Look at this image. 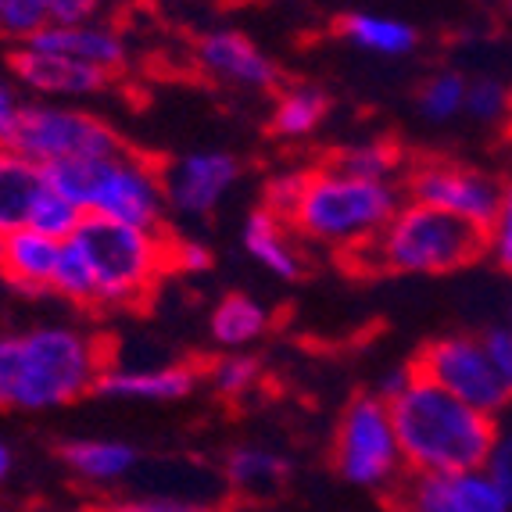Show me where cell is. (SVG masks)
<instances>
[{"mask_svg":"<svg viewBox=\"0 0 512 512\" xmlns=\"http://www.w3.org/2000/svg\"><path fill=\"white\" fill-rule=\"evenodd\" d=\"M394 434L402 444L409 473H462L487 470L498 444L495 416L459 402L412 369L409 380L387 394Z\"/></svg>","mask_w":512,"mask_h":512,"instance_id":"cell-1","label":"cell"},{"mask_svg":"<svg viewBox=\"0 0 512 512\" xmlns=\"http://www.w3.org/2000/svg\"><path fill=\"white\" fill-rule=\"evenodd\" d=\"M402 208V187L391 180H362L333 162L308 169L305 190L287 226L305 248L355 258L366 251Z\"/></svg>","mask_w":512,"mask_h":512,"instance_id":"cell-2","label":"cell"},{"mask_svg":"<svg viewBox=\"0 0 512 512\" xmlns=\"http://www.w3.org/2000/svg\"><path fill=\"white\" fill-rule=\"evenodd\" d=\"M104 344L72 323H43L15 333L11 409L54 412L94 391L104 369Z\"/></svg>","mask_w":512,"mask_h":512,"instance_id":"cell-3","label":"cell"},{"mask_svg":"<svg viewBox=\"0 0 512 512\" xmlns=\"http://www.w3.org/2000/svg\"><path fill=\"white\" fill-rule=\"evenodd\" d=\"M480 255H487L480 230L419 201H402L384 233L359 251L355 262L391 276H444L473 265Z\"/></svg>","mask_w":512,"mask_h":512,"instance_id":"cell-4","label":"cell"},{"mask_svg":"<svg viewBox=\"0 0 512 512\" xmlns=\"http://www.w3.org/2000/svg\"><path fill=\"white\" fill-rule=\"evenodd\" d=\"M47 180L65 197H72L90 219L126 222L140 230H165L169 205H165L162 169L129 147L97 162L58 165L47 172Z\"/></svg>","mask_w":512,"mask_h":512,"instance_id":"cell-5","label":"cell"},{"mask_svg":"<svg viewBox=\"0 0 512 512\" xmlns=\"http://www.w3.org/2000/svg\"><path fill=\"white\" fill-rule=\"evenodd\" d=\"M76 244L94 269L97 308L140 305L169 273V237L165 230H140L126 222L90 219L76 230Z\"/></svg>","mask_w":512,"mask_h":512,"instance_id":"cell-6","label":"cell"},{"mask_svg":"<svg viewBox=\"0 0 512 512\" xmlns=\"http://www.w3.org/2000/svg\"><path fill=\"white\" fill-rule=\"evenodd\" d=\"M119 129L83 104L26 101L8 151L22 154L43 172L72 162H97L122 151Z\"/></svg>","mask_w":512,"mask_h":512,"instance_id":"cell-7","label":"cell"},{"mask_svg":"<svg viewBox=\"0 0 512 512\" xmlns=\"http://www.w3.org/2000/svg\"><path fill=\"white\" fill-rule=\"evenodd\" d=\"M333 470L362 491H380L398 480L405 462L387 398L373 391L348 402L333 430Z\"/></svg>","mask_w":512,"mask_h":512,"instance_id":"cell-8","label":"cell"},{"mask_svg":"<svg viewBox=\"0 0 512 512\" xmlns=\"http://www.w3.org/2000/svg\"><path fill=\"white\" fill-rule=\"evenodd\" d=\"M405 194H409V201L455 215L487 237L498 208H502L505 187L477 165L452 162V158H427V162H416L409 169Z\"/></svg>","mask_w":512,"mask_h":512,"instance_id":"cell-9","label":"cell"},{"mask_svg":"<svg viewBox=\"0 0 512 512\" xmlns=\"http://www.w3.org/2000/svg\"><path fill=\"white\" fill-rule=\"evenodd\" d=\"M412 369L423 380L455 394L459 402L473 405L487 416H498L512 402V391L502 384V376L495 373V366L487 359L484 341L473 333H448V337L430 341L416 355Z\"/></svg>","mask_w":512,"mask_h":512,"instance_id":"cell-10","label":"cell"},{"mask_svg":"<svg viewBox=\"0 0 512 512\" xmlns=\"http://www.w3.org/2000/svg\"><path fill=\"white\" fill-rule=\"evenodd\" d=\"M240 162L230 151H190L172 158L162 169V187H165V205L180 219H205L226 197L237 190L240 183Z\"/></svg>","mask_w":512,"mask_h":512,"instance_id":"cell-11","label":"cell"},{"mask_svg":"<svg viewBox=\"0 0 512 512\" xmlns=\"http://www.w3.org/2000/svg\"><path fill=\"white\" fill-rule=\"evenodd\" d=\"M8 72L15 76L18 90L33 94L36 101L83 104L111 86L108 72L90 69V65L65 58V54L43 51L36 43H18L15 54H11Z\"/></svg>","mask_w":512,"mask_h":512,"instance_id":"cell-12","label":"cell"},{"mask_svg":"<svg viewBox=\"0 0 512 512\" xmlns=\"http://www.w3.org/2000/svg\"><path fill=\"white\" fill-rule=\"evenodd\" d=\"M197 69L208 79L244 94H262L280 83V65L240 29H208L194 43Z\"/></svg>","mask_w":512,"mask_h":512,"instance_id":"cell-13","label":"cell"},{"mask_svg":"<svg viewBox=\"0 0 512 512\" xmlns=\"http://www.w3.org/2000/svg\"><path fill=\"white\" fill-rule=\"evenodd\" d=\"M402 512H512L502 487L487 470L462 473H412L398 491Z\"/></svg>","mask_w":512,"mask_h":512,"instance_id":"cell-14","label":"cell"},{"mask_svg":"<svg viewBox=\"0 0 512 512\" xmlns=\"http://www.w3.org/2000/svg\"><path fill=\"white\" fill-rule=\"evenodd\" d=\"M201 376L187 362H104L94 391L108 402L176 405L197 391Z\"/></svg>","mask_w":512,"mask_h":512,"instance_id":"cell-15","label":"cell"},{"mask_svg":"<svg viewBox=\"0 0 512 512\" xmlns=\"http://www.w3.org/2000/svg\"><path fill=\"white\" fill-rule=\"evenodd\" d=\"M29 43H36L43 51L65 54V58H72V61H83L90 69L108 72L111 79L119 76L129 61L126 33H122L119 26L104 22V18L86 22V26H47Z\"/></svg>","mask_w":512,"mask_h":512,"instance_id":"cell-16","label":"cell"},{"mask_svg":"<svg viewBox=\"0 0 512 512\" xmlns=\"http://www.w3.org/2000/svg\"><path fill=\"white\" fill-rule=\"evenodd\" d=\"M61 240L43 237V233L29 230H11L4 240V262H0V280L8 291L26 294V298H43L51 294L54 269H58Z\"/></svg>","mask_w":512,"mask_h":512,"instance_id":"cell-17","label":"cell"},{"mask_svg":"<svg viewBox=\"0 0 512 512\" xmlns=\"http://www.w3.org/2000/svg\"><path fill=\"white\" fill-rule=\"evenodd\" d=\"M240 244H244V255L265 269L276 280H298L305 273L308 255L305 244L298 240V233L287 226L283 219H276L273 212L255 208V212L244 219V230H240Z\"/></svg>","mask_w":512,"mask_h":512,"instance_id":"cell-18","label":"cell"},{"mask_svg":"<svg viewBox=\"0 0 512 512\" xmlns=\"http://www.w3.org/2000/svg\"><path fill=\"white\" fill-rule=\"evenodd\" d=\"M61 462L65 470L79 480V484L111 487L133 477L140 466V452L129 441H115V437H72L61 444Z\"/></svg>","mask_w":512,"mask_h":512,"instance_id":"cell-19","label":"cell"},{"mask_svg":"<svg viewBox=\"0 0 512 512\" xmlns=\"http://www.w3.org/2000/svg\"><path fill=\"white\" fill-rule=\"evenodd\" d=\"M337 33L362 54H373V58L398 61L409 58L419 47V33L412 22L398 15H387V11H348V15L337 22Z\"/></svg>","mask_w":512,"mask_h":512,"instance_id":"cell-20","label":"cell"},{"mask_svg":"<svg viewBox=\"0 0 512 512\" xmlns=\"http://www.w3.org/2000/svg\"><path fill=\"white\" fill-rule=\"evenodd\" d=\"M273 326V312L255 294H222L208 312V337L222 351H248Z\"/></svg>","mask_w":512,"mask_h":512,"instance_id":"cell-21","label":"cell"},{"mask_svg":"<svg viewBox=\"0 0 512 512\" xmlns=\"http://www.w3.org/2000/svg\"><path fill=\"white\" fill-rule=\"evenodd\" d=\"M47 187V172L15 151H0V233L29 226L36 197Z\"/></svg>","mask_w":512,"mask_h":512,"instance_id":"cell-22","label":"cell"},{"mask_svg":"<svg viewBox=\"0 0 512 512\" xmlns=\"http://www.w3.org/2000/svg\"><path fill=\"white\" fill-rule=\"evenodd\" d=\"M326 115H330V97L319 86L298 83L276 94V104L269 111V126L287 144H301V140L316 137L323 129Z\"/></svg>","mask_w":512,"mask_h":512,"instance_id":"cell-23","label":"cell"},{"mask_svg":"<svg viewBox=\"0 0 512 512\" xmlns=\"http://www.w3.org/2000/svg\"><path fill=\"white\" fill-rule=\"evenodd\" d=\"M287 473H291V462L265 444H237L226 455V480L244 495H273L287 480Z\"/></svg>","mask_w":512,"mask_h":512,"instance_id":"cell-24","label":"cell"},{"mask_svg":"<svg viewBox=\"0 0 512 512\" xmlns=\"http://www.w3.org/2000/svg\"><path fill=\"white\" fill-rule=\"evenodd\" d=\"M466 86H470V76H462L455 69H441L434 76H427L419 83L416 94L419 119L430 122V126H448V122L462 119V111H466Z\"/></svg>","mask_w":512,"mask_h":512,"instance_id":"cell-25","label":"cell"},{"mask_svg":"<svg viewBox=\"0 0 512 512\" xmlns=\"http://www.w3.org/2000/svg\"><path fill=\"white\" fill-rule=\"evenodd\" d=\"M333 165L351 176H362V180H391L398 183V172H402V151L391 144V140H359V144H348L333 154Z\"/></svg>","mask_w":512,"mask_h":512,"instance_id":"cell-26","label":"cell"},{"mask_svg":"<svg viewBox=\"0 0 512 512\" xmlns=\"http://www.w3.org/2000/svg\"><path fill=\"white\" fill-rule=\"evenodd\" d=\"M51 294H58L61 301H69V305H76V308H97L94 269H90V262H86V255L76 244V237H69L65 244H61Z\"/></svg>","mask_w":512,"mask_h":512,"instance_id":"cell-27","label":"cell"},{"mask_svg":"<svg viewBox=\"0 0 512 512\" xmlns=\"http://www.w3.org/2000/svg\"><path fill=\"white\" fill-rule=\"evenodd\" d=\"M83 219H86L83 208L47 180L43 194L36 197L33 215H29V230H36V233H43V237H54V240L65 244L69 237H76V230L83 226Z\"/></svg>","mask_w":512,"mask_h":512,"instance_id":"cell-28","label":"cell"},{"mask_svg":"<svg viewBox=\"0 0 512 512\" xmlns=\"http://www.w3.org/2000/svg\"><path fill=\"white\" fill-rule=\"evenodd\" d=\"M208 384L219 398H244L262 384V362L251 355V351H222L219 359L208 366Z\"/></svg>","mask_w":512,"mask_h":512,"instance_id":"cell-29","label":"cell"},{"mask_svg":"<svg viewBox=\"0 0 512 512\" xmlns=\"http://www.w3.org/2000/svg\"><path fill=\"white\" fill-rule=\"evenodd\" d=\"M512 115V94L509 86L495 76H477L466 86V111L462 119L477 122V126H502Z\"/></svg>","mask_w":512,"mask_h":512,"instance_id":"cell-30","label":"cell"},{"mask_svg":"<svg viewBox=\"0 0 512 512\" xmlns=\"http://www.w3.org/2000/svg\"><path fill=\"white\" fill-rule=\"evenodd\" d=\"M51 26L47 0H0V36L15 43H29Z\"/></svg>","mask_w":512,"mask_h":512,"instance_id":"cell-31","label":"cell"},{"mask_svg":"<svg viewBox=\"0 0 512 512\" xmlns=\"http://www.w3.org/2000/svg\"><path fill=\"white\" fill-rule=\"evenodd\" d=\"M305 176L308 169H280L276 176H269L265 183V194H262V208L265 212H273L276 219H291V212L298 208V197L305 190Z\"/></svg>","mask_w":512,"mask_h":512,"instance_id":"cell-32","label":"cell"},{"mask_svg":"<svg viewBox=\"0 0 512 512\" xmlns=\"http://www.w3.org/2000/svg\"><path fill=\"white\" fill-rule=\"evenodd\" d=\"M94 512H215V509L183 495H129V498H111V502L97 505Z\"/></svg>","mask_w":512,"mask_h":512,"instance_id":"cell-33","label":"cell"},{"mask_svg":"<svg viewBox=\"0 0 512 512\" xmlns=\"http://www.w3.org/2000/svg\"><path fill=\"white\" fill-rule=\"evenodd\" d=\"M487 255L495 258L502 273L512 276V183L502 194V208H498L491 230H487Z\"/></svg>","mask_w":512,"mask_h":512,"instance_id":"cell-34","label":"cell"},{"mask_svg":"<svg viewBox=\"0 0 512 512\" xmlns=\"http://www.w3.org/2000/svg\"><path fill=\"white\" fill-rule=\"evenodd\" d=\"M22 108H26V101H22V90H18L15 76L0 69V151H8L11 147V137H15Z\"/></svg>","mask_w":512,"mask_h":512,"instance_id":"cell-35","label":"cell"},{"mask_svg":"<svg viewBox=\"0 0 512 512\" xmlns=\"http://www.w3.org/2000/svg\"><path fill=\"white\" fill-rule=\"evenodd\" d=\"M169 269L187 276L205 273L212 269V251L201 240H169Z\"/></svg>","mask_w":512,"mask_h":512,"instance_id":"cell-36","label":"cell"},{"mask_svg":"<svg viewBox=\"0 0 512 512\" xmlns=\"http://www.w3.org/2000/svg\"><path fill=\"white\" fill-rule=\"evenodd\" d=\"M480 341H484L495 373L502 376V384L512 391V330L509 326H491L487 333H480Z\"/></svg>","mask_w":512,"mask_h":512,"instance_id":"cell-37","label":"cell"},{"mask_svg":"<svg viewBox=\"0 0 512 512\" xmlns=\"http://www.w3.org/2000/svg\"><path fill=\"white\" fill-rule=\"evenodd\" d=\"M51 26H86L97 22L104 11V0H47Z\"/></svg>","mask_w":512,"mask_h":512,"instance_id":"cell-38","label":"cell"},{"mask_svg":"<svg viewBox=\"0 0 512 512\" xmlns=\"http://www.w3.org/2000/svg\"><path fill=\"white\" fill-rule=\"evenodd\" d=\"M487 473L502 487V495L509 498V505H512V427L498 430V444H495V452H491V459H487Z\"/></svg>","mask_w":512,"mask_h":512,"instance_id":"cell-39","label":"cell"},{"mask_svg":"<svg viewBox=\"0 0 512 512\" xmlns=\"http://www.w3.org/2000/svg\"><path fill=\"white\" fill-rule=\"evenodd\" d=\"M11 384H15V333L0 337V409H11Z\"/></svg>","mask_w":512,"mask_h":512,"instance_id":"cell-40","label":"cell"},{"mask_svg":"<svg viewBox=\"0 0 512 512\" xmlns=\"http://www.w3.org/2000/svg\"><path fill=\"white\" fill-rule=\"evenodd\" d=\"M11 470H15V452H11L8 441H0V484L11 477Z\"/></svg>","mask_w":512,"mask_h":512,"instance_id":"cell-41","label":"cell"},{"mask_svg":"<svg viewBox=\"0 0 512 512\" xmlns=\"http://www.w3.org/2000/svg\"><path fill=\"white\" fill-rule=\"evenodd\" d=\"M4 240H8V233H0V262H4Z\"/></svg>","mask_w":512,"mask_h":512,"instance_id":"cell-42","label":"cell"},{"mask_svg":"<svg viewBox=\"0 0 512 512\" xmlns=\"http://www.w3.org/2000/svg\"><path fill=\"white\" fill-rule=\"evenodd\" d=\"M505 326H509V330H512V301H509V323H505Z\"/></svg>","mask_w":512,"mask_h":512,"instance_id":"cell-43","label":"cell"},{"mask_svg":"<svg viewBox=\"0 0 512 512\" xmlns=\"http://www.w3.org/2000/svg\"><path fill=\"white\" fill-rule=\"evenodd\" d=\"M509 18H512V0H509Z\"/></svg>","mask_w":512,"mask_h":512,"instance_id":"cell-44","label":"cell"}]
</instances>
